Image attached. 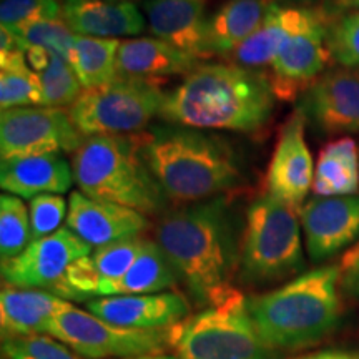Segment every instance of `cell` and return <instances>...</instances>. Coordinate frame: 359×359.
Instances as JSON below:
<instances>
[{
	"label": "cell",
	"mask_w": 359,
	"mask_h": 359,
	"mask_svg": "<svg viewBox=\"0 0 359 359\" xmlns=\"http://www.w3.org/2000/svg\"><path fill=\"white\" fill-rule=\"evenodd\" d=\"M155 241L195 306H217L238 291L233 280L240 269L241 238L226 196L163 213L156 223Z\"/></svg>",
	"instance_id": "obj_1"
},
{
	"label": "cell",
	"mask_w": 359,
	"mask_h": 359,
	"mask_svg": "<svg viewBox=\"0 0 359 359\" xmlns=\"http://www.w3.org/2000/svg\"><path fill=\"white\" fill-rule=\"evenodd\" d=\"M275 102L269 77L258 70L206 64L167 93L160 116L183 127L251 133L268 123Z\"/></svg>",
	"instance_id": "obj_2"
},
{
	"label": "cell",
	"mask_w": 359,
	"mask_h": 359,
	"mask_svg": "<svg viewBox=\"0 0 359 359\" xmlns=\"http://www.w3.org/2000/svg\"><path fill=\"white\" fill-rule=\"evenodd\" d=\"M148 168L172 203L215 198L243 183V165L224 138L183 125H160L140 133Z\"/></svg>",
	"instance_id": "obj_3"
},
{
	"label": "cell",
	"mask_w": 359,
	"mask_h": 359,
	"mask_svg": "<svg viewBox=\"0 0 359 359\" xmlns=\"http://www.w3.org/2000/svg\"><path fill=\"white\" fill-rule=\"evenodd\" d=\"M341 269L321 266L263 294L246 298V309L269 346L285 354L321 343L341 320Z\"/></svg>",
	"instance_id": "obj_4"
},
{
	"label": "cell",
	"mask_w": 359,
	"mask_h": 359,
	"mask_svg": "<svg viewBox=\"0 0 359 359\" xmlns=\"http://www.w3.org/2000/svg\"><path fill=\"white\" fill-rule=\"evenodd\" d=\"M79 191L93 200L110 201L156 215L168 198L143 156L140 133L97 135L85 138L72 158Z\"/></svg>",
	"instance_id": "obj_5"
},
{
	"label": "cell",
	"mask_w": 359,
	"mask_h": 359,
	"mask_svg": "<svg viewBox=\"0 0 359 359\" xmlns=\"http://www.w3.org/2000/svg\"><path fill=\"white\" fill-rule=\"evenodd\" d=\"M168 349L177 359H283L258 333L240 291L170 327Z\"/></svg>",
	"instance_id": "obj_6"
},
{
	"label": "cell",
	"mask_w": 359,
	"mask_h": 359,
	"mask_svg": "<svg viewBox=\"0 0 359 359\" xmlns=\"http://www.w3.org/2000/svg\"><path fill=\"white\" fill-rule=\"evenodd\" d=\"M304 266L298 212L273 196H259L245 218L238 278L245 285H268Z\"/></svg>",
	"instance_id": "obj_7"
},
{
	"label": "cell",
	"mask_w": 359,
	"mask_h": 359,
	"mask_svg": "<svg viewBox=\"0 0 359 359\" xmlns=\"http://www.w3.org/2000/svg\"><path fill=\"white\" fill-rule=\"evenodd\" d=\"M167 93L155 80L116 77L83 90L69 115L85 138L97 135H135L160 115Z\"/></svg>",
	"instance_id": "obj_8"
},
{
	"label": "cell",
	"mask_w": 359,
	"mask_h": 359,
	"mask_svg": "<svg viewBox=\"0 0 359 359\" xmlns=\"http://www.w3.org/2000/svg\"><path fill=\"white\" fill-rule=\"evenodd\" d=\"M47 334L87 359H145L168 349V330L115 326L70 303L53 318Z\"/></svg>",
	"instance_id": "obj_9"
},
{
	"label": "cell",
	"mask_w": 359,
	"mask_h": 359,
	"mask_svg": "<svg viewBox=\"0 0 359 359\" xmlns=\"http://www.w3.org/2000/svg\"><path fill=\"white\" fill-rule=\"evenodd\" d=\"M85 137L69 111L50 107L2 110L0 155L2 160L45 154H75Z\"/></svg>",
	"instance_id": "obj_10"
},
{
	"label": "cell",
	"mask_w": 359,
	"mask_h": 359,
	"mask_svg": "<svg viewBox=\"0 0 359 359\" xmlns=\"http://www.w3.org/2000/svg\"><path fill=\"white\" fill-rule=\"evenodd\" d=\"M331 15L325 8H311L271 64V82L276 100L293 102L321 77L330 60L326 32Z\"/></svg>",
	"instance_id": "obj_11"
},
{
	"label": "cell",
	"mask_w": 359,
	"mask_h": 359,
	"mask_svg": "<svg viewBox=\"0 0 359 359\" xmlns=\"http://www.w3.org/2000/svg\"><path fill=\"white\" fill-rule=\"evenodd\" d=\"M92 253V246L69 228L34 240L19 257L2 262V280L27 290H53L77 259Z\"/></svg>",
	"instance_id": "obj_12"
},
{
	"label": "cell",
	"mask_w": 359,
	"mask_h": 359,
	"mask_svg": "<svg viewBox=\"0 0 359 359\" xmlns=\"http://www.w3.org/2000/svg\"><path fill=\"white\" fill-rule=\"evenodd\" d=\"M314 168L306 143V118L296 110L283 125L266 172V193L299 213L313 188Z\"/></svg>",
	"instance_id": "obj_13"
},
{
	"label": "cell",
	"mask_w": 359,
	"mask_h": 359,
	"mask_svg": "<svg viewBox=\"0 0 359 359\" xmlns=\"http://www.w3.org/2000/svg\"><path fill=\"white\" fill-rule=\"evenodd\" d=\"M298 110L318 132L359 133V72L338 69L323 74L299 97Z\"/></svg>",
	"instance_id": "obj_14"
},
{
	"label": "cell",
	"mask_w": 359,
	"mask_h": 359,
	"mask_svg": "<svg viewBox=\"0 0 359 359\" xmlns=\"http://www.w3.org/2000/svg\"><path fill=\"white\" fill-rule=\"evenodd\" d=\"M299 222L309 259L325 262L358 240L359 196H314L299 210Z\"/></svg>",
	"instance_id": "obj_15"
},
{
	"label": "cell",
	"mask_w": 359,
	"mask_h": 359,
	"mask_svg": "<svg viewBox=\"0 0 359 359\" xmlns=\"http://www.w3.org/2000/svg\"><path fill=\"white\" fill-rule=\"evenodd\" d=\"M87 309L110 325L132 330H170L190 316V303L177 291L103 296L87 302Z\"/></svg>",
	"instance_id": "obj_16"
},
{
	"label": "cell",
	"mask_w": 359,
	"mask_h": 359,
	"mask_svg": "<svg viewBox=\"0 0 359 359\" xmlns=\"http://www.w3.org/2000/svg\"><path fill=\"white\" fill-rule=\"evenodd\" d=\"M148 226L150 222L147 215L137 210L110 201L93 200L82 191L70 193L67 228L92 248L140 236Z\"/></svg>",
	"instance_id": "obj_17"
},
{
	"label": "cell",
	"mask_w": 359,
	"mask_h": 359,
	"mask_svg": "<svg viewBox=\"0 0 359 359\" xmlns=\"http://www.w3.org/2000/svg\"><path fill=\"white\" fill-rule=\"evenodd\" d=\"M143 12L154 37L165 40L198 62L212 58L205 0H145Z\"/></svg>",
	"instance_id": "obj_18"
},
{
	"label": "cell",
	"mask_w": 359,
	"mask_h": 359,
	"mask_svg": "<svg viewBox=\"0 0 359 359\" xmlns=\"http://www.w3.org/2000/svg\"><path fill=\"white\" fill-rule=\"evenodd\" d=\"M74 182L72 163L60 154L15 156L0 161V187L19 198L62 195L70 190Z\"/></svg>",
	"instance_id": "obj_19"
},
{
	"label": "cell",
	"mask_w": 359,
	"mask_h": 359,
	"mask_svg": "<svg viewBox=\"0 0 359 359\" xmlns=\"http://www.w3.org/2000/svg\"><path fill=\"white\" fill-rule=\"evenodd\" d=\"M62 19L75 35L118 39L147 29L145 17L133 2L110 0H64Z\"/></svg>",
	"instance_id": "obj_20"
},
{
	"label": "cell",
	"mask_w": 359,
	"mask_h": 359,
	"mask_svg": "<svg viewBox=\"0 0 359 359\" xmlns=\"http://www.w3.org/2000/svg\"><path fill=\"white\" fill-rule=\"evenodd\" d=\"M198 60L156 37L130 39L120 43L116 70L120 77L155 80L172 75H188Z\"/></svg>",
	"instance_id": "obj_21"
},
{
	"label": "cell",
	"mask_w": 359,
	"mask_h": 359,
	"mask_svg": "<svg viewBox=\"0 0 359 359\" xmlns=\"http://www.w3.org/2000/svg\"><path fill=\"white\" fill-rule=\"evenodd\" d=\"M69 302L42 290L4 286L0 293L2 338L47 334L53 318Z\"/></svg>",
	"instance_id": "obj_22"
},
{
	"label": "cell",
	"mask_w": 359,
	"mask_h": 359,
	"mask_svg": "<svg viewBox=\"0 0 359 359\" xmlns=\"http://www.w3.org/2000/svg\"><path fill=\"white\" fill-rule=\"evenodd\" d=\"M309 11L311 8L281 7L273 2L262 25L231 53V58L235 60L231 64L250 70H258L268 65L271 67L283 43L306 20Z\"/></svg>",
	"instance_id": "obj_23"
},
{
	"label": "cell",
	"mask_w": 359,
	"mask_h": 359,
	"mask_svg": "<svg viewBox=\"0 0 359 359\" xmlns=\"http://www.w3.org/2000/svg\"><path fill=\"white\" fill-rule=\"evenodd\" d=\"M271 0H226L208 19L212 57H228L262 25Z\"/></svg>",
	"instance_id": "obj_24"
},
{
	"label": "cell",
	"mask_w": 359,
	"mask_h": 359,
	"mask_svg": "<svg viewBox=\"0 0 359 359\" xmlns=\"http://www.w3.org/2000/svg\"><path fill=\"white\" fill-rule=\"evenodd\" d=\"M178 275L167 255L155 240H147L145 248L122 278L102 283L97 298L163 293L177 286Z\"/></svg>",
	"instance_id": "obj_25"
},
{
	"label": "cell",
	"mask_w": 359,
	"mask_h": 359,
	"mask_svg": "<svg viewBox=\"0 0 359 359\" xmlns=\"http://www.w3.org/2000/svg\"><path fill=\"white\" fill-rule=\"evenodd\" d=\"M311 190L316 196H349L359 190V150L351 137L323 147Z\"/></svg>",
	"instance_id": "obj_26"
},
{
	"label": "cell",
	"mask_w": 359,
	"mask_h": 359,
	"mask_svg": "<svg viewBox=\"0 0 359 359\" xmlns=\"http://www.w3.org/2000/svg\"><path fill=\"white\" fill-rule=\"evenodd\" d=\"M42 82L22 48L0 52V107L2 110L42 107Z\"/></svg>",
	"instance_id": "obj_27"
},
{
	"label": "cell",
	"mask_w": 359,
	"mask_h": 359,
	"mask_svg": "<svg viewBox=\"0 0 359 359\" xmlns=\"http://www.w3.org/2000/svg\"><path fill=\"white\" fill-rule=\"evenodd\" d=\"M120 43L122 40L118 39L75 35L70 65L85 90L110 83L118 77L116 55H118Z\"/></svg>",
	"instance_id": "obj_28"
},
{
	"label": "cell",
	"mask_w": 359,
	"mask_h": 359,
	"mask_svg": "<svg viewBox=\"0 0 359 359\" xmlns=\"http://www.w3.org/2000/svg\"><path fill=\"white\" fill-rule=\"evenodd\" d=\"M34 241L29 206L19 196H0V258L2 262L19 257Z\"/></svg>",
	"instance_id": "obj_29"
},
{
	"label": "cell",
	"mask_w": 359,
	"mask_h": 359,
	"mask_svg": "<svg viewBox=\"0 0 359 359\" xmlns=\"http://www.w3.org/2000/svg\"><path fill=\"white\" fill-rule=\"evenodd\" d=\"M11 30L24 52L30 47H39L43 50L64 57L70 64L72 48H74L75 34L69 29L64 19L34 22V24H22L6 27Z\"/></svg>",
	"instance_id": "obj_30"
},
{
	"label": "cell",
	"mask_w": 359,
	"mask_h": 359,
	"mask_svg": "<svg viewBox=\"0 0 359 359\" xmlns=\"http://www.w3.org/2000/svg\"><path fill=\"white\" fill-rule=\"evenodd\" d=\"M39 75L42 82V107L70 109L85 90L69 62L55 53H50L48 65Z\"/></svg>",
	"instance_id": "obj_31"
},
{
	"label": "cell",
	"mask_w": 359,
	"mask_h": 359,
	"mask_svg": "<svg viewBox=\"0 0 359 359\" xmlns=\"http://www.w3.org/2000/svg\"><path fill=\"white\" fill-rule=\"evenodd\" d=\"M145 243L147 238L133 236L100 246L93 253H90V263H92L97 278L100 280V285L105 281H114L122 278L132 268V264L137 262V258L140 257L143 248H145Z\"/></svg>",
	"instance_id": "obj_32"
},
{
	"label": "cell",
	"mask_w": 359,
	"mask_h": 359,
	"mask_svg": "<svg viewBox=\"0 0 359 359\" xmlns=\"http://www.w3.org/2000/svg\"><path fill=\"white\" fill-rule=\"evenodd\" d=\"M326 47L331 58L343 69H359V12L331 17Z\"/></svg>",
	"instance_id": "obj_33"
},
{
	"label": "cell",
	"mask_w": 359,
	"mask_h": 359,
	"mask_svg": "<svg viewBox=\"0 0 359 359\" xmlns=\"http://www.w3.org/2000/svg\"><path fill=\"white\" fill-rule=\"evenodd\" d=\"M4 359H80L69 346L50 336H8L2 338Z\"/></svg>",
	"instance_id": "obj_34"
},
{
	"label": "cell",
	"mask_w": 359,
	"mask_h": 359,
	"mask_svg": "<svg viewBox=\"0 0 359 359\" xmlns=\"http://www.w3.org/2000/svg\"><path fill=\"white\" fill-rule=\"evenodd\" d=\"M64 0H2L0 24L2 27L34 24L62 19Z\"/></svg>",
	"instance_id": "obj_35"
},
{
	"label": "cell",
	"mask_w": 359,
	"mask_h": 359,
	"mask_svg": "<svg viewBox=\"0 0 359 359\" xmlns=\"http://www.w3.org/2000/svg\"><path fill=\"white\" fill-rule=\"evenodd\" d=\"M29 213L34 240H40L60 230L69 203L62 195H39L29 201Z\"/></svg>",
	"instance_id": "obj_36"
},
{
	"label": "cell",
	"mask_w": 359,
	"mask_h": 359,
	"mask_svg": "<svg viewBox=\"0 0 359 359\" xmlns=\"http://www.w3.org/2000/svg\"><path fill=\"white\" fill-rule=\"evenodd\" d=\"M341 288L359 298V243L341 259Z\"/></svg>",
	"instance_id": "obj_37"
},
{
	"label": "cell",
	"mask_w": 359,
	"mask_h": 359,
	"mask_svg": "<svg viewBox=\"0 0 359 359\" xmlns=\"http://www.w3.org/2000/svg\"><path fill=\"white\" fill-rule=\"evenodd\" d=\"M298 359H359V353L348 349H325V351L304 354Z\"/></svg>",
	"instance_id": "obj_38"
},
{
	"label": "cell",
	"mask_w": 359,
	"mask_h": 359,
	"mask_svg": "<svg viewBox=\"0 0 359 359\" xmlns=\"http://www.w3.org/2000/svg\"><path fill=\"white\" fill-rule=\"evenodd\" d=\"M325 11L330 13L331 17L341 15V13L348 12H359V0H331Z\"/></svg>",
	"instance_id": "obj_39"
},
{
	"label": "cell",
	"mask_w": 359,
	"mask_h": 359,
	"mask_svg": "<svg viewBox=\"0 0 359 359\" xmlns=\"http://www.w3.org/2000/svg\"><path fill=\"white\" fill-rule=\"evenodd\" d=\"M145 359H177L173 356H154V358H145Z\"/></svg>",
	"instance_id": "obj_40"
},
{
	"label": "cell",
	"mask_w": 359,
	"mask_h": 359,
	"mask_svg": "<svg viewBox=\"0 0 359 359\" xmlns=\"http://www.w3.org/2000/svg\"><path fill=\"white\" fill-rule=\"evenodd\" d=\"M110 2H132V0H110Z\"/></svg>",
	"instance_id": "obj_41"
}]
</instances>
